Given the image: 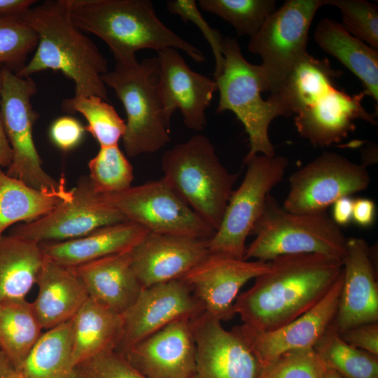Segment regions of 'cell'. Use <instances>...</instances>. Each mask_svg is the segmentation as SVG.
<instances>
[{
    "label": "cell",
    "mask_w": 378,
    "mask_h": 378,
    "mask_svg": "<svg viewBox=\"0 0 378 378\" xmlns=\"http://www.w3.org/2000/svg\"><path fill=\"white\" fill-rule=\"evenodd\" d=\"M209 239L148 232L131 251L143 287L181 279L209 254Z\"/></svg>",
    "instance_id": "cell-21"
},
{
    "label": "cell",
    "mask_w": 378,
    "mask_h": 378,
    "mask_svg": "<svg viewBox=\"0 0 378 378\" xmlns=\"http://www.w3.org/2000/svg\"><path fill=\"white\" fill-rule=\"evenodd\" d=\"M71 334V319L43 332L17 371L24 378H78Z\"/></svg>",
    "instance_id": "cell-32"
},
{
    "label": "cell",
    "mask_w": 378,
    "mask_h": 378,
    "mask_svg": "<svg viewBox=\"0 0 378 378\" xmlns=\"http://www.w3.org/2000/svg\"><path fill=\"white\" fill-rule=\"evenodd\" d=\"M269 268V261L210 253L181 279L190 286L202 304L204 312L222 322L236 315L234 304L241 288Z\"/></svg>",
    "instance_id": "cell-15"
},
{
    "label": "cell",
    "mask_w": 378,
    "mask_h": 378,
    "mask_svg": "<svg viewBox=\"0 0 378 378\" xmlns=\"http://www.w3.org/2000/svg\"><path fill=\"white\" fill-rule=\"evenodd\" d=\"M363 91L354 95L333 88L309 106L295 115L299 134L316 146H328L344 139L354 132L356 120L377 123L374 114L368 113L361 102Z\"/></svg>",
    "instance_id": "cell-22"
},
{
    "label": "cell",
    "mask_w": 378,
    "mask_h": 378,
    "mask_svg": "<svg viewBox=\"0 0 378 378\" xmlns=\"http://www.w3.org/2000/svg\"><path fill=\"white\" fill-rule=\"evenodd\" d=\"M354 199L344 196L337 199L332 205V219L338 226H345L352 220Z\"/></svg>",
    "instance_id": "cell-45"
},
{
    "label": "cell",
    "mask_w": 378,
    "mask_h": 378,
    "mask_svg": "<svg viewBox=\"0 0 378 378\" xmlns=\"http://www.w3.org/2000/svg\"><path fill=\"white\" fill-rule=\"evenodd\" d=\"M164 181L215 232L237 174L220 162L205 136L196 134L166 150L161 159Z\"/></svg>",
    "instance_id": "cell-4"
},
{
    "label": "cell",
    "mask_w": 378,
    "mask_h": 378,
    "mask_svg": "<svg viewBox=\"0 0 378 378\" xmlns=\"http://www.w3.org/2000/svg\"><path fill=\"white\" fill-rule=\"evenodd\" d=\"M1 378H24V377L18 371L15 370L13 372Z\"/></svg>",
    "instance_id": "cell-50"
},
{
    "label": "cell",
    "mask_w": 378,
    "mask_h": 378,
    "mask_svg": "<svg viewBox=\"0 0 378 378\" xmlns=\"http://www.w3.org/2000/svg\"><path fill=\"white\" fill-rule=\"evenodd\" d=\"M370 174L363 164L332 152H324L289 178L282 206L297 214L326 211L337 199L365 190Z\"/></svg>",
    "instance_id": "cell-12"
},
{
    "label": "cell",
    "mask_w": 378,
    "mask_h": 378,
    "mask_svg": "<svg viewBox=\"0 0 378 378\" xmlns=\"http://www.w3.org/2000/svg\"><path fill=\"white\" fill-rule=\"evenodd\" d=\"M246 172L240 186L234 190L221 223L209 239L210 253L243 259L246 240L263 210L270 190L284 176L288 160L282 155L257 154L244 161Z\"/></svg>",
    "instance_id": "cell-9"
},
{
    "label": "cell",
    "mask_w": 378,
    "mask_h": 378,
    "mask_svg": "<svg viewBox=\"0 0 378 378\" xmlns=\"http://www.w3.org/2000/svg\"><path fill=\"white\" fill-rule=\"evenodd\" d=\"M75 370L78 378H146L115 351L90 358Z\"/></svg>",
    "instance_id": "cell-41"
},
{
    "label": "cell",
    "mask_w": 378,
    "mask_h": 378,
    "mask_svg": "<svg viewBox=\"0 0 378 378\" xmlns=\"http://www.w3.org/2000/svg\"><path fill=\"white\" fill-rule=\"evenodd\" d=\"M158 59L146 58L134 64L116 63L102 76L113 89L127 115L122 138L128 157L155 153L170 141L169 122L158 88Z\"/></svg>",
    "instance_id": "cell-6"
},
{
    "label": "cell",
    "mask_w": 378,
    "mask_h": 378,
    "mask_svg": "<svg viewBox=\"0 0 378 378\" xmlns=\"http://www.w3.org/2000/svg\"><path fill=\"white\" fill-rule=\"evenodd\" d=\"M374 249L362 238L346 240L342 259L343 283L332 321L338 333L352 327L378 321V285Z\"/></svg>",
    "instance_id": "cell-20"
},
{
    "label": "cell",
    "mask_w": 378,
    "mask_h": 378,
    "mask_svg": "<svg viewBox=\"0 0 378 378\" xmlns=\"http://www.w3.org/2000/svg\"><path fill=\"white\" fill-rule=\"evenodd\" d=\"M38 37L20 16L0 17V64L16 74L36 50Z\"/></svg>",
    "instance_id": "cell-37"
},
{
    "label": "cell",
    "mask_w": 378,
    "mask_h": 378,
    "mask_svg": "<svg viewBox=\"0 0 378 378\" xmlns=\"http://www.w3.org/2000/svg\"><path fill=\"white\" fill-rule=\"evenodd\" d=\"M222 52L223 68L214 80L219 92L216 112L230 111L243 124L249 139L244 161L257 154L274 156L269 127L281 115L273 102L261 96L268 92V86L260 65L251 64L244 57L236 38H224Z\"/></svg>",
    "instance_id": "cell-7"
},
{
    "label": "cell",
    "mask_w": 378,
    "mask_h": 378,
    "mask_svg": "<svg viewBox=\"0 0 378 378\" xmlns=\"http://www.w3.org/2000/svg\"><path fill=\"white\" fill-rule=\"evenodd\" d=\"M190 320L174 321L120 354L146 378H190L196 362Z\"/></svg>",
    "instance_id": "cell-19"
},
{
    "label": "cell",
    "mask_w": 378,
    "mask_h": 378,
    "mask_svg": "<svg viewBox=\"0 0 378 378\" xmlns=\"http://www.w3.org/2000/svg\"><path fill=\"white\" fill-rule=\"evenodd\" d=\"M20 18L37 34L36 51L19 72L20 78L46 70L61 71L74 83L75 97L97 96L108 102L102 76L108 70L97 45L74 23L69 0H48Z\"/></svg>",
    "instance_id": "cell-2"
},
{
    "label": "cell",
    "mask_w": 378,
    "mask_h": 378,
    "mask_svg": "<svg viewBox=\"0 0 378 378\" xmlns=\"http://www.w3.org/2000/svg\"><path fill=\"white\" fill-rule=\"evenodd\" d=\"M68 268L81 280L90 298L120 315L144 288L132 266L131 251Z\"/></svg>",
    "instance_id": "cell-24"
},
{
    "label": "cell",
    "mask_w": 378,
    "mask_h": 378,
    "mask_svg": "<svg viewBox=\"0 0 378 378\" xmlns=\"http://www.w3.org/2000/svg\"><path fill=\"white\" fill-rule=\"evenodd\" d=\"M251 234L255 238L246 248V260L268 262L279 255L301 253L342 260L346 254L347 238L326 211L290 212L270 194Z\"/></svg>",
    "instance_id": "cell-5"
},
{
    "label": "cell",
    "mask_w": 378,
    "mask_h": 378,
    "mask_svg": "<svg viewBox=\"0 0 378 378\" xmlns=\"http://www.w3.org/2000/svg\"><path fill=\"white\" fill-rule=\"evenodd\" d=\"M338 76L327 59L307 52L267 99L277 106L281 116L296 114L336 87Z\"/></svg>",
    "instance_id": "cell-26"
},
{
    "label": "cell",
    "mask_w": 378,
    "mask_h": 378,
    "mask_svg": "<svg viewBox=\"0 0 378 378\" xmlns=\"http://www.w3.org/2000/svg\"><path fill=\"white\" fill-rule=\"evenodd\" d=\"M71 195V189L62 192L34 189L8 176L0 167V237L12 225L41 218Z\"/></svg>",
    "instance_id": "cell-30"
},
{
    "label": "cell",
    "mask_w": 378,
    "mask_h": 378,
    "mask_svg": "<svg viewBox=\"0 0 378 378\" xmlns=\"http://www.w3.org/2000/svg\"><path fill=\"white\" fill-rule=\"evenodd\" d=\"M337 7L342 26L352 36L378 50V7L365 0H325Z\"/></svg>",
    "instance_id": "cell-38"
},
{
    "label": "cell",
    "mask_w": 378,
    "mask_h": 378,
    "mask_svg": "<svg viewBox=\"0 0 378 378\" xmlns=\"http://www.w3.org/2000/svg\"><path fill=\"white\" fill-rule=\"evenodd\" d=\"M85 127L71 116H62L55 120L49 130L52 143L62 150H69L78 146L84 136Z\"/></svg>",
    "instance_id": "cell-42"
},
{
    "label": "cell",
    "mask_w": 378,
    "mask_h": 378,
    "mask_svg": "<svg viewBox=\"0 0 378 378\" xmlns=\"http://www.w3.org/2000/svg\"><path fill=\"white\" fill-rule=\"evenodd\" d=\"M45 255L40 244L11 235L0 237V300L26 298Z\"/></svg>",
    "instance_id": "cell-29"
},
{
    "label": "cell",
    "mask_w": 378,
    "mask_h": 378,
    "mask_svg": "<svg viewBox=\"0 0 378 378\" xmlns=\"http://www.w3.org/2000/svg\"><path fill=\"white\" fill-rule=\"evenodd\" d=\"M36 284L38 292L31 304L42 328L46 330L71 320L89 298L83 282L70 268L46 257Z\"/></svg>",
    "instance_id": "cell-25"
},
{
    "label": "cell",
    "mask_w": 378,
    "mask_h": 378,
    "mask_svg": "<svg viewBox=\"0 0 378 378\" xmlns=\"http://www.w3.org/2000/svg\"><path fill=\"white\" fill-rule=\"evenodd\" d=\"M69 6L75 25L102 39L116 63L137 62L136 52L143 49H179L195 62L205 60L160 20L150 0H69Z\"/></svg>",
    "instance_id": "cell-3"
},
{
    "label": "cell",
    "mask_w": 378,
    "mask_h": 378,
    "mask_svg": "<svg viewBox=\"0 0 378 378\" xmlns=\"http://www.w3.org/2000/svg\"><path fill=\"white\" fill-rule=\"evenodd\" d=\"M375 217V204L368 198L354 200L352 220L361 227L370 226Z\"/></svg>",
    "instance_id": "cell-44"
},
{
    "label": "cell",
    "mask_w": 378,
    "mask_h": 378,
    "mask_svg": "<svg viewBox=\"0 0 378 378\" xmlns=\"http://www.w3.org/2000/svg\"><path fill=\"white\" fill-rule=\"evenodd\" d=\"M4 66L0 64V90L3 83ZM12 160V150L6 138L0 113V167L8 168Z\"/></svg>",
    "instance_id": "cell-47"
},
{
    "label": "cell",
    "mask_w": 378,
    "mask_h": 378,
    "mask_svg": "<svg viewBox=\"0 0 378 378\" xmlns=\"http://www.w3.org/2000/svg\"><path fill=\"white\" fill-rule=\"evenodd\" d=\"M258 378H324V366L313 348L293 350L260 366Z\"/></svg>",
    "instance_id": "cell-39"
},
{
    "label": "cell",
    "mask_w": 378,
    "mask_h": 378,
    "mask_svg": "<svg viewBox=\"0 0 378 378\" xmlns=\"http://www.w3.org/2000/svg\"><path fill=\"white\" fill-rule=\"evenodd\" d=\"M122 318L88 298L71 318V363H79L103 353L115 351Z\"/></svg>",
    "instance_id": "cell-27"
},
{
    "label": "cell",
    "mask_w": 378,
    "mask_h": 378,
    "mask_svg": "<svg viewBox=\"0 0 378 378\" xmlns=\"http://www.w3.org/2000/svg\"><path fill=\"white\" fill-rule=\"evenodd\" d=\"M237 297L234 309L243 324L258 331L276 330L316 304L343 272L342 260L323 254L279 255Z\"/></svg>",
    "instance_id": "cell-1"
},
{
    "label": "cell",
    "mask_w": 378,
    "mask_h": 378,
    "mask_svg": "<svg viewBox=\"0 0 378 378\" xmlns=\"http://www.w3.org/2000/svg\"><path fill=\"white\" fill-rule=\"evenodd\" d=\"M313 349L324 366L343 378H378V356L348 344L332 322Z\"/></svg>",
    "instance_id": "cell-33"
},
{
    "label": "cell",
    "mask_w": 378,
    "mask_h": 378,
    "mask_svg": "<svg viewBox=\"0 0 378 378\" xmlns=\"http://www.w3.org/2000/svg\"><path fill=\"white\" fill-rule=\"evenodd\" d=\"M71 191L69 200L36 220L15 225L8 234L38 244L62 241L85 236L106 225L127 220L95 192L89 176L80 177Z\"/></svg>",
    "instance_id": "cell-13"
},
{
    "label": "cell",
    "mask_w": 378,
    "mask_h": 378,
    "mask_svg": "<svg viewBox=\"0 0 378 378\" xmlns=\"http://www.w3.org/2000/svg\"><path fill=\"white\" fill-rule=\"evenodd\" d=\"M197 5L230 23L238 36L250 38L276 10L274 0H200Z\"/></svg>",
    "instance_id": "cell-35"
},
{
    "label": "cell",
    "mask_w": 378,
    "mask_h": 378,
    "mask_svg": "<svg viewBox=\"0 0 378 378\" xmlns=\"http://www.w3.org/2000/svg\"><path fill=\"white\" fill-rule=\"evenodd\" d=\"M167 10L180 16L184 22L190 21L198 27L209 44L216 62L215 78L220 74L224 64L222 52L223 37L218 30L210 27L200 12L195 0H170L167 3Z\"/></svg>",
    "instance_id": "cell-40"
},
{
    "label": "cell",
    "mask_w": 378,
    "mask_h": 378,
    "mask_svg": "<svg viewBox=\"0 0 378 378\" xmlns=\"http://www.w3.org/2000/svg\"><path fill=\"white\" fill-rule=\"evenodd\" d=\"M62 110L67 113H79L88 124L85 130L92 134L100 148L118 145L126 129L122 120L108 102L97 96L64 99Z\"/></svg>",
    "instance_id": "cell-34"
},
{
    "label": "cell",
    "mask_w": 378,
    "mask_h": 378,
    "mask_svg": "<svg viewBox=\"0 0 378 378\" xmlns=\"http://www.w3.org/2000/svg\"><path fill=\"white\" fill-rule=\"evenodd\" d=\"M324 378H343V377L335 370L324 366Z\"/></svg>",
    "instance_id": "cell-49"
},
{
    "label": "cell",
    "mask_w": 378,
    "mask_h": 378,
    "mask_svg": "<svg viewBox=\"0 0 378 378\" xmlns=\"http://www.w3.org/2000/svg\"><path fill=\"white\" fill-rule=\"evenodd\" d=\"M15 370L13 364L0 349V378L5 377Z\"/></svg>",
    "instance_id": "cell-48"
},
{
    "label": "cell",
    "mask_w": 378,
    "mask_h": 378,
    "mask_svg": "<svg viewBox=\"0 0 378 378\" xmlns=\"http://www.w3.org/2000/svg\"><path fill=\"white\" fill-rule=\"evenodd\" d=\"M37 85L31 78H20L4 68L0 90V113L4 130L12 150V160L6 173L27 186L47 192L67 191L65 178L59 181L42 167L33 139V127L39 115L31 99Z\"/></svg>",
    "instance_id": "cell-8"
},
{
    "label": "cell",
    "mask_w": 378,
    "mask_h": 378,
    "mask_svg": "<svg viewBox=\"0 0 378 378\" xmlns=\"http://www.w3.org/2000/svg\"><path fill=\"white\" fill-rule=\"evenodd\" d=\"M342 283L343 272L316 304L276 330L261 332L244 324L233 328L246 343L260 366L274 361L286 352L313 348L335 317Z\"/></svg>",
    "instance_id": "cell-16"
},
{
    "label": "cell",
    "mask_w": 378,
    "mask_h": 378,
    "mask_svg": "<svg viewBox=\"0 0 378 378\" xmlns=\"http://www.w3.org/2000/svg\"><path fill=\"white\" fill-rule=\"evenodd\" d=\"M88 167L90 183L98 194L116 193L132 186L133 167L118 145L100 148Z\"/></svg>",
    "instance_id": "cell-36"
},
{
    "label": "cell",
    "mask_w": 378,
    "mask_h": 378,
    "mask_svg": "<svg viewBox=\"0 0 378 378\" xmlns=\"http://www.w3.org/2000/svg\"><path fill=\"white\" fill-rule=\"evenodd\" d=\"M158 88L170 121L179 109L186 126L200 131L206 125V110L217 90L214 80L192 70L174 48L158 52Z\"/></svg>",
    "instance_id": "cell-18"
},
{
    "label": "cell",
    "mask_w": 378,
    "mask_h": 378,
    "mask_svg": "<svg viewBox=\"0 0 378 378\" xmlns=\"http://www.w3.org/2000/svg\"><path fill=\"white\" fill-rule=\"evenodd\" d=\"M196 362L190 378H258L260 365L232 328L205 312L190 320Z\"/></svg>",
    "instance_id": "cell-17"
},
{
    "label": "cell",
    "mask_w": 378,
    "mask_h": 378,
    "mask_svg": "<svg viewBox=\"0 0 378 378\" xmlns=\"http://www.w3.org/2000/svg\"><path fill=\"white\" fill-rule=\"evenodd\" d=\"M101 196L127 220L150 232L203 239L215 233L163 178Z\"/></svg>",
    "instance_id": "cell-11"
},
{
    "label": "cell",
    "mask_w": 378,
    "mask_h": 378,
    "mask_svg": "<svg viewBox=\"0 0 378 378\" xmlns=\"http://www.w3.org/2000/svg\"><path fill=\"white\" fill-rule=\"evenodd\" d=\"M204 312L190 286L181 279L144 287L121 314L122 334L115 351L121 354L170 323L192 319Z\"/></svg>",
    "instance_id": "cell-14"
},
{
    "label": "cell",
    "mask_w": 378,
    "mask_h": 378,
    "mask_svg": "<svg viewBox=\"0 0 378 378\" xmlns=\"http://www.w3.org/2000/svg\"><path fill=\"white\" fill-rule=\"evenodd\" d=\"M31 302L26 298L0 300V349L19 370L42 335Z\"/></svg>",
    "instance_id": "cell-31"
},
{
    "label": "cell",
    "mask_w": 378,
    "mask_h": 378,
    "mask_svg": "<svg viewBox=\"0 0 378 378\" xmlns=\"http://www.w3.org/2000/svg\"><path fill=\"white\" fill-rule=\"evenodd\" d=\"M325 0H288L265 21L251 37L248 50L262 59L260 64L274 92L294 66L307 52L312 21Z\"/></svg>",
    "instance_id": "cell-10"
},
{
    "label": "cell",
    "mask_w": 378,
    "mask_h": 378,
    "mask_svg": "<svg viewBox=\"0 0 378 378\" xmlns=\"http://www.w3.org/2000/svg\"><path fill=\"white\" fill-rule=\"evenodd\" d=\"M35 3V0H0V17L21 16Z\"/></svg>",
    "instance_id": "cell-46"
},
{
    "label": "cell",
    "mask_w": 378,
    "mask_h": 378,
    "mask_svg": "<svg viewBox=\"0 0 378 378\" xmlns=\"http://www.w3.org/2000/svg\"><path fill=\"white\" fill-rule=\"evenodd\" d=\"M318 46L337 59L363 83V92L378 102V50L349 34L342 24L328 18L314 32Z\"/></svg>",
    "instance_id": "cell-28"
},
{
    "label": "cell",
    "mask_w": 378,
    "mask_h": 378,
    "mask_svg": "<svg viewBox=\"0 0 378 378\" xmlns=\"http://www.w3.org/2000/svg\"><path fill=\"white\" fill-rule=\"evenodd\" d=\"M339 335L351 346L378 356V322L358 325Z\"/></svg>",
    "instance_id": "cell-43"
},
{
    "label": "cell",
    "mask_w": 378,
    "mask_h": 378,
    "mask_svg": "<svg viewBox=\"0 0 378 378\" xmlns=\"http://www.w3.org/2000/svg\"><path fill=\"white\" fill-rule=\"evenodd\" d=\"M148 231L126 220L100 227L70 240L39 244L46 258L65 267H77L108 255L132 251Z\"/></svg>",
    "instance_id": "cell-23"
}]
</instances>
